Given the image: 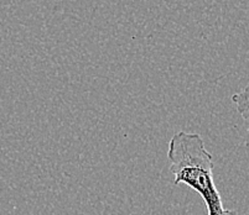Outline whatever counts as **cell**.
Wrapping results in <instances>:
<instances>
[{
  "label": "cell",
  "mask_w": 249,
  "mask_h": 215,
  "mask_svg": "<svg viewBox=\"0 0 249 215\" xmlns=\"http://www.w3.org/2000/svg\"><path fill=\"white\" fill-rule=\"evenodd\" d=\"M167 158L174 184H186L202 197L207 215H238L226 209L213 180V156L197 132L178 131L169 142Z\"/></svg>",
  "instance_id": "obj_1"
},
{
  "label": "cell",
  "mask_w": 249,
  "mask_h": 215,
  "mask_svg": "<svg viewBox=\"0 0 249 215\" xmlns=\"http://www.w3.org/2000/svg\"><path fill=\"white\" fill-rule=\"evenodd\" d=\"M232 101L235 104V108L246 121H249V83L243 90L235 93L232 97ZM249 132V129H248Z\"/></svg>",
  "instance_id": "obj_2"
}]
</instances>
